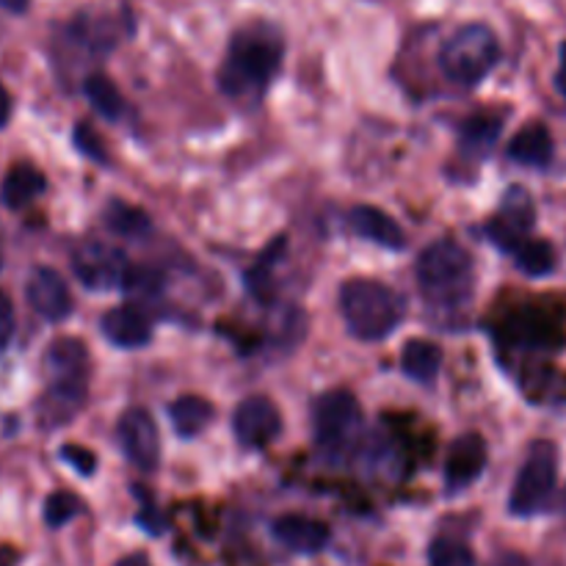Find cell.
I'll return each mask as SVG.
<instances>
[{
  "instance_id": "cell-27",
  "label": "cell",
  "mask_w": 566,
  "mask_h": 566,
  "mask_svg": "<svg viewBox=\"0 0 566 566\" xmlns=\"http://www.w3.org/2000/svg\"><path fill=\"white\" fill-rule=\"evenodd\" d=\"M81 514V501H77L72 492H53V495L44 501V523L50 528H61L70 520H75Z\"/></svg>"
},
{
  "instance_id": "cell-15",
  "label": "cell",
  "mask_w": 566,
  "mask_h": 566,
  "mask_svg": "<svg viewBox=\"0 0 566 566\" xmlns=\"http://www.w3.org/2000/svg\"><path fill=\"white\" fill-rule=\"evenodd\" d=\"M274 536L293 553H321L332 539L329 525L321 523V520L302 517V514H287L274 523Z\"/></svg>"
},
{
  "instance_id": "cell-18",
  "label": "cell",
  "mask_w": 566,
  "mask_h": 566,
  "mask_svg": "<svg viewBox=\"0 0 566 566\" xmlns=\"http://www.w3.org/2000/svg\"><path fill=\"white\" fill-rule=\"evenodd\" d=\"M216 418V409L208 398L202 396H180L169 407V420L182 440L199 437Z\"/></svg>"
},
{
  "instance_id": "cell-1",
  "label": "cell",
  "mask_w": 566,
  "mask_h": 566,
  "mask_svg": "<svg viewBox=\"0 0 566 566\" xmlns=\"http://www.w3.org/2000/svg\"><path fill=\"white\" fill-rule=\"evenodd\" d=\"M285 55V39L269 22H254L232 36L227 61L221 64L219 86L227 97L254 103L274 81Z\"/></svg>"
},
{
  "instance_id": "cell-21",
  "label": "cell",
  "mask_w": 566,
  "mask_h": 566,
  "mask_svg": "<svg viewBox=\"0 0 566 566\" xmlns=\"http://www.w3.org/2000/svg\"><path fill=\"white\" fill-rule=\"evenodd\" d=\"M501 127H503V119L495 114L470 116V119L462 125V133H459V138H462V153L479 155V158L481 155H486L492 144L497 142V136H501Z\"/></svg>"
},
{
  "instance_id": "cell-10",
  "label": "cell",
  "mask_w": 566,
  "mask_h": 566,
  "mask_svg": "<svg viewBox=\"0 0 566 566\" xmlns=\"http://www.w3.org/2000/svg\"><path fill=\"white\" fill-rule=\"evenodd\" d=\"M232 429L243 448H265L276 440L282 429L280 409L265 396L243 398L232 415Z\"/></svg>"
},
{
  "instance_id": "cell-30",
  "label": "cell",
  "mask_w": 566,
  "mask_h": 566,
  "mask_svg": "<svg viewBox=\"0 0 566 566\" xmlns=\"http://www.w3.org/2000/svg\"><path fill=\"white\" fill-rule=\"evenodd\" d=\"M61 459H64L70 468H75L81 475H92L94 470H97V459H94V453L83 446H72L70 442V446L61 448Z\"/></svg>"
},
{
  "instance_id": "cell-2",
  "label": "cell",
  "mask_w": 566,
  "mask_h": 566,
  "mask_svg": "<svg viewBox=\"0 0 566 566\" xmlns=\"http://www.w3.org/2000/svg\"><path fill=\"white\" fill-rule=\"evenodd\" d=\"M418 287L431 307H464L473 296L475 269L468 249L453 241H437L418 258L415 265Z\"/></svg>"
},
{
  "instance_id": "cell-4",
  "label": "cell",
  "mask_w": 566,
  "mask_h": 566,
  "mask_svg": "<svg viewBox=\"0 0 566 566\" xmlns=\"http://www.w3.org/2000/svg\"><path fill=\"white\" fill-rule=\"evenodd\" d=\"M340 313L348 332L359 340H385L403 321L407 304L401 293L379 280H348L340 287Z\"/></svg>"
},
{
  "instance_id": "cell-13",
  "label": "cell",
  "mask_w": 566,
  "mask_h": 566,
  "mask_svg": "<svg viewBox=\"0 0 566 566\" xmlns=\"http://www.w3.org/2000/svg\"><path fill=\"white\" fill-rule=\"evenodd\" d=\"M486 468V442L484 437L470 431V434L457 437L446 459V481L451 490H464L473 484Z\"/></svg>"
},
{
  "instance_id": "cell-6",
  "label": "cell",
  "mask_w": 566,
  "mask_h": 566,
  "mask_svg": "<svg viewBox=\"0 0 566 566\" xmlns=\"http://www.w3.org/2000/svg\"><path fill=\"white\" fill-rule=\"evenodd\" d=\"M315 440H318L321 451L329 457H346L357 448L359 437H363L365 418L363 407L357 398L348 390L326 392L315 403Z\"/></svg>"
},
{
  "instance_id": "cell-32",
  "label": "cell",
  "mask_w": 566,
  "mask_h": 566,
  "mask_svg": "<svg viewBox=\"0 0 566 566\" xmlns=\"http://www.w3.org/2000/svg\"><path fill=\"white\" fill-rule=\"evenodd\" d=\"M0 6H3L6 11H11V14H25L31 0H0Z\"/></svg>"
},
{
  "instance_id": "cell-25",
  "label": "cell",
  "mask_w": 566,
  "mask_h": 566,
  "mask_svg": "<svg viewBox=\"0 0 566 566\" xmlns=\"http://www.w3.org/2000/svg\"><path fill=\"white\" fill-rule=\"evenodd\" d=\"M509 337L517 343H528V346H545L551 340V324L534 313H523L506 326Z\"/></svg>"
},
{
  "instance_id": "cell-19",
  "label": "cell",
  "mask_w": 566,
  "mask_h": 566,
  "mask_svg": "<svg viewBox=\"0 0 566 566\" xmlns=\"http://www.w3.org/2000/svg\"><path fill=\"white\" fill-rule=\"evenodd\" d=\"M44 191V175L31 164H17L11 166V171L3 180V202L11 210H22L39 199V193Z\"/></svg>"
},
{
  "instance_id": "cell-3",
  "label": "cell",
  "mask_w": 566,
  "mask_h": 566,
  "mask_svg": "<svg viewBox=\"0 0 566 566\" xmlns=\"http://www.w3.org/2000/svg\"><path fill=\"white\" fill-rule=\"evenodd\" d=\"M48 396L42 401L44 426H61L75 418L77 409L86 401L88 387V352L75 337H61L50 343L48 357Z\"/></svg>"
},
{
  "instance_id": "cell-23",
  "label": "cell",
  "mask_w": 566,
  "mask_h": 566,
  "mask_svg": "<svg viewBox=\"0 0 566 566\" xmlns=\"http://www.w3.org/2000/svg\"><path fill=\"white\" fill-rule=\"evenodd\" d=\"M105 224H108V230L114 232V235H122V238H142L149 232V216L144 213V210L133 208V205L127 202H111L108 208H105Z\"/></svg>"
},
{
  "instance_id": "cell-7",
  "label": "cell",
  "mask_w": 566,
  "mask_h": 566,
  "mask_svg": "<svg viewBox=\"0 0 566 566\" xmlns=\"http://www.w3.org/2000/svg\"><path fill=\"white\" fill-rule=\"evenodd\" d=\"M556 475H558L556 448L545 440L534 442L523 470H520L517 481H514L512 497H509V509H512V514H517V517H534V514L545 512L553 492H556Z\"/></svg>"
},
{
  "instance_id": "cell-14",
  "label": "cell",
  "mask_w": 566,
  "mask_h": 566,
  "mask_svg": "<svg viewBox=\"0 0 566 566\" xmlns=\"http://www.w3.org/2000/svg\"><path fill=\"white\" fill-rule=\"evenodd\" d=\"M105 340L119 348H142L153 337V324L136 304H122V307L108 310L99 321Z\"/></svg>"
},
{
  "instance_id": "cell-26",
  "label": "cell",
  "mask_w": 566,
  "mask_h": 566,
  "mask_svg": "<svg viewBox=\"0 0 566 566\" xmlns=\"http://www.w3.org/2000/svg\"><path fill=\"white\" fill-rule=\"evenodd\" d=\"M431 566H475V556L464 542L437 539L429 551Z\"/></svg>"
},
{
  "instance_id": "cell-34",
  "label": "cell",
  "mask_w": 566,
  "mask_h": 566,
  "mask_svg": "<svg viewBox=\"0 0 566 566\" xmlns=\"http://www.w3.org/2000/svg\"><path fill=\"white\" fill-rule=\"evenodd\" d=\"M556 86H558V92L566 97V48L562 53V70H558V75H556Z\"/></svg>"
},
{
  "instance_id": "cell-12",
  "label": "cell",
  "mask_w": 566,
  "mask_h": 566,
  "mask_svg": "<svg viewBox=\"0 0 566 566\" xmlns=\"http://www.w3.org/2000/svg\"><path fill=\"white\" fill-rule=\"evenodd\" d=\"M28 304L44 321H64L72 313V296L64 276L53 269H33L25 285Z\"/></svg>"
},
{
  "instance_id": "cell-20",
  "label": "cell",
  "mask_w": 566,
  "mask_h": 566,
  "mask_svg": "<svg viewBox=\"0 0 566 566\" xmlns=\"http://www.w3.org/2000/svg\"><path fill=\"white\" fill-rule=\"evenodd\" d=\"M401 368L412 381H434L442 368V352L431 340H409L401 352Z\"/></svg>"
},
{
  "instance_id": "cell-22",
  "label": "cell",
  "mask_w": 566,
  "mask_h": 566,
  "mask_svg": "<svg viewBox=\"0 0 566 566\" xmlns=\"http://www.w3.org/2000/svg\"><path fill=\"white\" fill-rule=\"evenodd\" d=\"M83 94H86L88 103L94 105V111L103 114L105 119H119L127 108L125 97H122V92L116 88V83L111 81L108 75H103V72H94V75H88L86 81H83Z\"/></svg>"
},
{
  "instance_id": "cell-29",
  "label": "cell",
  "mask_w": 566,
  "mask_h": 566,
  "mask_svg": "<svg viewBox=\"0 0 566 566\" xmlns=\"http://www.w3.org/2000/svg\"><path fill=\"white\" fill-rule=\"evenodd\" d=\"M160 282H164V280H160L158 271L142 269V265H130V271H127V276H125V285H122V287H127V291H133V293H144V296H149L153 291H158Z\"/></svg>"
},
{
  "instance_id": "cell-36",
  "label": "cell",
  "mask_w": 566,
  "mask_h": 566,
  "mask_svg": "<svg viewBox=\"0 0 566 566\" xmlns=\"http://www.w3.org/2000/svg\"><path fill=\"white\" fill-rule=\"evenodd\" d=\"M11 564V556L6 551H0V566H9Z\"/></svg>"
},
{
  "instance_id": "cell-17",
  "label": "cell",
  "mask_w": 566,
  "mask_h": 566,
  "mask_svg": "<svg viewBox=\"0 0 566 566\" xmlns=\"http://www.w3.org/2000/svg\"><path fill=\"white\" fill-rule=\"evenodd\" d=\"M509 158L523 166L545 169L553 160V136L545 125H525L517 136L509 142Z\"/></svg>"
},
{
  "instance_id": "cell-35",
  "label": "cell",
  "mask_w": 566,
  "mask_h": 566,
  "mask_svg": "<svg viewBox=\"0 0 566 566\" xmlns=\"http://www.w3.org/2000/svg\"><path fill=\"white\" fill-rule=\"evenodd\" d=\"M119 566H147V562H144V556H133V558H127V562L119 564Z\"/></svg>"
},
{
  "instance_id": "cell-28",
  "label": "cell",
  "mask_w": 566,
  "mask_h": 566,
  "mask_svg": "<svg viewBox=\"0 0 566 566\" xmlns=\"http://www.w3.org/2000/svg\"><path fill=\"white\" fill-rule=\"evenodd\" d=\"M75 144H77V149L86 155V158L97 160V164H105V160H108L103 138H99L97 133H94V127L86 125V122H81V125L75 127Z\"/></svg>"
},
{
  "instance_id": "cell-31",
  "label": "cell",
  "mask_w": 566,
  "mask_h": 566,
  "mask_svg": "<svg viewBox=\"0 0 566 566\" xmlns=\"http://www.w3.org/2000/svg\"><path fill=\"white\" fill-rule=\"evenodd\" d=\"M11 335H14V304H11L9 293L0 291V352L9 346Z\"/></svg>"
},
{
  "instance_id": "cell-33",
  "label": "cell",
  "mask_w": 566,
  "mask_h": 566,
  "mask_svg": "<svg viewBox=\"0 0 566 566\" xmlns=\"http://www.w3.org/2000/svg\"><path fill=\"white\" fill-rule=\"evenodd\" d=\"M9 114H11V99H9V92H6L3 86H0V127L9 122Z\"/></svg>"
},
{
  "instance_id": "cell-8",
  "label": "cell",
  "mask_w": 566,
  "mask_h": 566,
  "mask_svg": "<svg viewBox=\"0 0 566 566\" xmlns=\"http://www.w3.org/2000/svg\"><path fill=\"white\" fill-rule=\"evenodd\" d=\"M72 269L77 280L92 291H111V287L125 285V276L130 271V260L125 252L103 241H86L72 254Z\"/></svg>"
},
{
  "instance_id": "cell-11",
  "label": "cell",
  "mask_w": 566,
  "mask_h": 566,
  "mask_svg": "<svg viewBox=\"0 0 566 566\" xmlns=\"http://www.w3.org/2000/svg\"><path fill=\"white\" fill-rule=\"evenodd\" d=\"M531 227H534V202H531V197L523 188H512L506 199H503L495 219L486 224V235L503 252H514L525 241Z\"/></svg>"
},
{
  "instance_id": "cell-9",
  "label": "cell",
  "mask_w": 566,
  "mask_h": 566,
  "mask_svg": "<svg viewBox=\"0 0 566 566\" xmlns=\"http://www.w3.org/2000/svg\"><path fill=\"white\" fill-rule=\"evenodd\" d=\"M119 446L125 451L127 462L136 464L138 470L149 473L158 468L160 459V437L153 415L142 407L127 409L119 418Z\"/></svg>"
},
{
  "instance_id": "cell-16",
  "label": "cell",
  "mask_w": 566,
  "mask_h": 566,
  "mask_svg": "<svg viewBox=\"0 0 566 566\" xmlns=\"http://www.w3.org/2000/svg\"><path fill=\"white\" fill-rule=\"evenodd\" d=\"M348 224L357 235H363L365 241H374L385 249H403L407 247V235H403L401 227L385 213V210L374 208V205H359L348 213Z\"/></svg>"
},
{
  "instance_id": "cell-24",
  "label": "cell",
  "mask_w": 566,
  "mask_h": 566,
  "mask_svg": "<svg viewBox=\"0 0 566 566\" xmlns=\"http://www.w3.org/2000/svg\"><path fill=\"white\" fill-rule=\"evenodd\" d=\"M512 254L517 260V269L525 271L528 276H545L556 269V252L545 241H531V238H525Z\"/></svg>"
},
{
  "instance_id": "cell-5",
  "label": "cell",
  "mask_w": 566,
  "mask_h": 566,
  "mask_svg": "<svg viewBox=\"0 0 566 566\" xmlns=\"http://www.w3.org/2000/svg\"><path fill=\"white\" fill-rule=\"evenodd\" d=\"M501 61L495 31L481 22L462 25L440 50V70L459 86H479Z\"/></svg>"
}]
</instances>
